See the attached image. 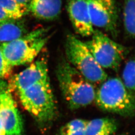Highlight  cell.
<instances>
[{
  "mask_svg": "<svg viewBox=\"0 0 135 135\" xmlns=\"http://www.w3.org/2000/svg\"><path fill=\"white\" fill-rule=\"evenodd\" d=\"M18 95L23 106L39 123L46 124L53 120L56 106L49 79L38 82Z\"/></svg>",
  "mask_w": 135,
  "mask_h": 135,
  "instance_id": "277c9868",
  "label": "cell"
},
{
  "mask_svg": "<svg viewBox=\"0 0 135 135\" xmlns=\"http://www.w3.org/2000/svg\"><path fill=\"white\" fill-rule=\"evenodd\" d=\"M26 34L24 24L19 20H0V43H7Z\"/></svg>",
  "mask_w": 135,
  "mask_h": 135,
  "instance_id": "4fadbf2b",
  "label": "cell"
},
{
  "mask_svg": "<svg viewBox=\"0 0 135 135\" xmlns=\"http://www.w3.org/2000/svg\"><path fill=\"white\" fill-rule=\"evenodd\" d=\"M28 11V5L16 0H0V20H20Z\"/></svg>",
  "mask_w": 135,
  "mask_h": 135,
  "instance_id": "5bb4252c",
  "label": "cell"
},
{
  "mask_svg": "<svg viewBox=\"0 0 135 135\" xmlns=\"http://www.w3.org/2000/svg\"><path fill=\"white\" fill-rule=\"evenodd\" d=\"M91 37L85 43L97 63L104 69L118 71L129 53L128 49L97 29Z\"/></svg>",
  "mask_w": 135,
  "mask_h": 135,
  "instance_id": "8992f818",
  "label": "cell"
},
{
  "mask_svg": "<svg viewBox=\"0 0 135 135\" xmlns=\"http://www.w3.org/2000/svg\"><path fill=\"white\" fill-rule=\"evenodd\" d=\"M118 124L110 118H102L88 121L84 135H111L116 132Z\"/></svg>",
  "mask_w": 135,
  "mask_h": 135,
  "instance_id": "7c38bea8",
  "label": "cell"
},
{
  "mask_svg": "<svg viewBox=\"0 0 135 135\" xmlns=\"http://www.w3.org/2000/svg\"><path fill=\"white\" fill-rule=\"evenodd\" d=\"M123 23L127 35L135 39V0H125Z\"/></svg>",
  "mask_w": 135,
  "mask_h": 135,
  "instance_id": "9a60e30c",
  "label": "cell"
},
{
  "mask_svg": "<svg viewBox=\"0 0 135 135\" xmlns=\"http://www.w3.org/2000/svg\"><path fill=\"white\" fill-rule=\"evenodd\" d=\"M0 120L5 130V135H23L21 116L8 91H0Z\"/></svg>",
  "mask_w": 135,
  "mask_h": 135,
  "instance_id": "ba28073f",
  "label": "cell"
},
{
  "mask_svg": "<svg viewBox=\"0 0 135 135\" xmlns=\"http://www.w3.org/2000/svg\"><path fill=\"white\" fill-rule=\"evenodd\" d=\"M0 135H5V131L3 126L0 120Z\"/></svg>",
  "mask_w": 135,
  "mask_h": 135,
  "instance_id": "d6986e66",
  "label": "cell"
},
{
  "mask_svg": "<svg viewBox=\"0 0 135 135\" xmlns=\"http://www.w3.org/2000/svg\"><path fill=\"white\" fill-rule=\"evenodd\" d=\"M125 135V134H120V135Z\"/></svg>",
  "mask_w": 135,
  "mask_h": 135,
  "instance_id": "44dd1931",
  "label": "cell"
},
{
  "mask_svg": "<svg viewBox=\"0 0 135 135\" xmlns=\"http://www.w3.org/2000/svg\"><path fill=\"white\" fill-rule=\"evenodd\" d=\"M65 52L67 61L93 84H102L108 76L99 65L85 42L73 35L66 38Z\"/></svg>",
  "mask_w": 135,
  "mask_h": 135,
  "instance_id": "5b68a950",
  "label": "cell"
},
{
  "mask_svg": "<svg viewBox=\"0 0 135 135\" xmlns=\"http://www.w3.org/2000/svg\"><path fill=\"white\" fill-rule=\"evenodd\" d=\"M67 8L76 32L83 37H91L95 29L90 17L86 0H69Z\"/></svg>",
  "mask_w": 135,
  "mask_h": 135,
  "instance_id": "30bf717a",
  "label": "cell"
},
{
  "mask_svg": "<svg viewBox=\"0 0 135 135\" xmlns=\"http://www.w3.org/2000/svg\"><path fill=\"white\" fill-rule=\"evenodd\" d=\"M94 102L103 111L124 117L135 115V95L126 88L121 79L107 78L96 92Z\"/></svg>",
  "mask_w": 135,
  "mask_h": 135,
  "instance_id": "7a4b0ae2",
  "label": "cell"
},
{
  "mask_svg": "<svg viewBox=\"0 0 135 135\" xmlns=\"http://www.w3.org/2000/svg\"><path fill=\"white\" fill-rule=\"evenodd\" d=\"M48 30H35L17 39L2 44L0 49L12 67L31 63L48 41Z\"/></svg>",
  "mask_w": 135,
  "mask_h": 135,
  "instance_id": "3957f363",
  "label": "cell"
},
{
  "mask_svg": "<svg viewBox=\"0 0 135 135\" xmlns=\"http://www.w3.org/2000/svg\"><path fill=\"white\" fill-rule=\"evenodd\" d=\"M122 81L128 90L135 94V53L127 62L122 73Z\"/></svg>",
  "mask_w": 135,
  "mask_h": 135,
  "instance_id": "2e32d148",
  "label": "cell"
},
{
  "mask_svg": "<svg viewBox=\"0 0 135 135\" xmlns=\"http://www.w3.org/2000/svg\"><path fill=\"white\" fill-rule=\"evenodd\" d=\"M62 0H30L29 11L41 19L51 20L60 14Z\"/></svg>",
  "mask_w": 135,
  "mask_h": 135,
  "instance_id": "8fae6325",
  "label": "cell"
},
{
  "mask_svg": "<svg viewBox=\"0 0 135 135\" xmlns=\"http://www.w3.org/2000/svg\"><path fill=\"white\" fill-rule=\"evenodd\" d=\"M13 67L8 62L0 49V79L8 77L12 73Z\"/></svg>",
  "mask_w": 135,
  "mask_h": 135,
  "instance_id": "ac0fdd59",
  "label": "cell"
},
{
  "mask_svg": "<svg viewBox=\"0 0 135 135\" xmlns=\"http://www.w3.org/2000/svg\"><path fill=\"white\" fill-rule=\"evenodd\" d=\"M56 75L63 97L71 109H78L94 101L96 90L94 84L68 61L59 64Z\"/></svg>",
  "mask_w": 135,
  "mask_h": 135,
  "instance_id": "6da1fadb",
  "label": "cell"
},
{
  "mask_svg": "<svg viewBox=\"0 0 135 135\" xmlns=\"http://www.w3.org/2000/svg\"><path fill=\"white\" fill-rule=\"evenodd\" d=\"M17 2H18L20 3L24 4V5H29V3L30 0H16Z\"/></svg>",
  "mask_w": 135,
  "mask_h": 135,
  "instance_id": "ffe728a7",
  "label": "cell"
},
{
  "mask_svg": "<svg viewBox=\"0 0 135 135\" xmlns=\"http://www.w3.org/2000/svg\"><path fill=\"white\" fill-rule=\"evenodd\" d=\"M88 121L78 119L72 120L61 128L60 135H84Z\"/></svg>",
  "mask_w": 135,
  "mask_h": 135,
  "instance_id": "e0dca14e",
  "label": "cell"
},
{
  "mask_svg": "<svg viewBox=\"0 0 135 135\" xmlns=\"http://www.w3.org/2000/svg\"><path fill=\"white\" fill-rule=\"evenodd\" d=\"M93 26L113 37L118 35L119 14L115 0H86Z\"/></svg>",
  "mask_w": 135,
  "mask_h": 135,
  "instance_id": "52a82bcc",
  "label": "cell"
},
{
  "mask_svg": "<svg viewBox=\"0 0 135 135\" xmlns=\"http://www.w3.org/2000/svg\"><path fill=\"white\" fill-rule=\"evenodd\" d=\"M48 79L47 63L46 60L41 59L12 78L10 87L18 94L38 82Z\"/></svg>",
  "mask_w": 135,
  "mask_h": 135,
  "instance_id": "9c48e42d",
  "label": "cell"
}]
</instances>
